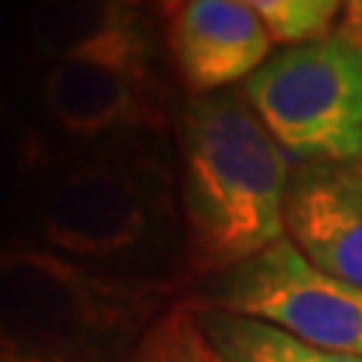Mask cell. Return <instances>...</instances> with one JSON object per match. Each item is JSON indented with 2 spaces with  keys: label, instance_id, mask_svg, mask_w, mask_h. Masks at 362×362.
<instances>
[{
  "label": "cell",
  "instance_id": "obj_1",
  "mask_svg": "<svg viewBox=\"0 0 362 362\" xmlns=\"http://www.w3.org/2000/svg\"><path fill=\"white\" fill-rule=\"evenodd\" d=\"M293 160L242 88L187 97L178 112V218L187 275L211 281L287 235Z\"/></svg>",
  "mask_w": 362,
  "mask_h": 362
},
{
  "label": "cell",
  "instance_id": "obj_2",
  "mask_svg": "<svg viewBox=\"0 0 362 362\" xmlns=\"http://www.w3.org/2000/svg\"><path fill=\"white\" fill-rule=\"evenodd\" d=\"M166 284L49 247H0V347L112 362L169 308Z\"/></svg>",
  "mask_w": 362,
  "mask_h": 362
},
{
  "label": "cell",
  "instance_id": "obj_3",
  "mask_svg": "<svg viewBox=\"0 0 362 362\" xmlns=\"http://www.w3.org/2000/svg\"><path fill=\"white\" fill-rule=\"evenodd\" d=\"M33 202L52 251L121 272L166 251L181 221L169 166L145 133L115 136L58 166Z\"/></svg>",
  "mask_w": 362,
  "mask_h": 362
},
{
  "label": "cell",
  "instance_id": "obj_4",
  "mask_svg": "<svg viewBox=\"0 0 362 362\" xmlns=\"http://www.w3.org/2000/svg\"><path fill=\"white\" fill-rule=\"evenodd\" d=\"M293 163H362V30L284 45L242 85Z\"/></svg>",
  "mask_w": 362,
  "mask_h": 362
},
{
  "label": "cell",
  "instance_id": "obj_5",
  "mask_svg": "<svg viewBox=\"0 0 362 362\" xmlns=\"http://www.w3.org/2000/svg\"><path fill=\"white\" fill-rule=\"evenodd\" d=\"M197 302L269 323L305 344L362 356V287L326 275L287 235L206 281Z\"/></svg>",
  "mask_w": 362,
  "mask_h": 362
},
{
  "label": "cell",
  "instance_id": "obj_6",
  "mask_svg": "<svg viewBox=\"0 0 362 362\" xmlns=\"http://www.w3.org/2000/svg\"><path fill=\"white\" fill-rule=\"evenodd\" d=\"M45 115L76 139H115L166 130V90L154 66L61 61L42 73Z\"/></svg>",
  "mask_w": 362,
  "mask_h": 362
},
{
  "label": "cell",
  "instance_id": "obj_7",
  "mask_svg": "<svg viewBox=\"0 0 362 362\" xmlns=\"http://www.w3.org/2000/svg\"><path fill=\"white\" fill-rule=\"evenodd\" d=\"M272 30L233 0H181L166 16V49L190 97L245 85L272 58Z\"/></svg>",
  "mask_w": 362,
  "mask_h": 362
},
{
  "label": "cell",
  "instance_id": "obj_8",
  "mask_svg": "<svg viewBox=\"0 0 362 362\" xmlns=\"http://www.w3.org/2000/svg\"><path fill=\"white\" fill-rule=\"evenodd\" d=\"M284 226L317 269L362 287V163H293Z\"/></svg>",
  "mask_w": 362,
  "mask_h": 362
},
{
  "label": "cell",
  "instance_id": "obj_9",
  "mask_svg": "<svg viewBox=\"0 0 362 362\" xmlns=\"http://www.w3.org/2000/svg\"><path fill=\"white\" fill-rule=\"evenodd\" d=\"M28 52L40 64H154V42L136 0H30Z\"/></svg>",
  "mask_w": 362,
  "mask_h": 362
},
{
  "label": "cell",
  "instance_id": "obj_10",
  "mask_svg": "<svg viewBox=\"0 0 362 362\" xmlns=\"http://www.w3.org/2000/svg\"><path fill=\"white\" fill-rule=\"evenodd\" d=\"M194 308L206 341L226 362H362V356L305 344L269 323L209 308V305H199L197 299Z\"/></svg>",
  "mask_w": 362,
  "mask_h": 362
},
{
  "label": "cell",
  "instance_id": "obj_11",
  "mask_svg": "<svg viewBox=\"0 0 362 362\" xmlns=\"http://www.w3.org/2000/svg\"><path fill=\"white\" fill-rule=\"evenodd\" d=\"M58 169L54 145L25 112L0 97V211L37 199Z\"/></svg>",
  "mask_w": 362,
  "mask_h": 362
},
{
  "label": "cell",
  "instance_id": "obj_12",
  "mask_svg": "<svg viewBox=\"0 0 362 362\" xmlns=\"http://www.w3.org/2000/svg\"><path fill=\"white\" fill-rule=\"evenodd\" d=\"M154 4L163 9V16H169L181 0H154ZM233 4L251 9V13L263 18L275 42L299 45L320 40L329 30H335L332 25L338 13H341L344 0H233Z\"/></svg>",
  "mask_w": 362,
  "mask_h": 362
},
{
  "label": "cell",
  "instance_id": "obj_13",
  "mask_svg": "<svg viewBox=\"0 0 362 362\" xmlns=\"http://www.w3.org/2000/svg\"><path fill=\"white\" fill-rule=\"evenodd\" d=\"M202 335L194 299H178L145 329L121 362H202Z\"/></svg>",
  "mask_w": 362,
  "mask_h": 362
},
{
  "label": "cell",
  "instance_id": "obj_14",
  "mask_svg": "<svg viewBox=\"0 0 362 362\" xmlns=\"http://www.w3.org/2000/svg\"><path fill=\"white\" fill-rule=\"evenodd\" d=\"M28 49V13L18 0H0V85L18 70Z\"/></svg>",
  "mask_w": 362,
  "mask_h": 362
},
{
  "label": "cell",
  "instance_id": "obj_15",
  "mask_svg": "<svg viewBox=\"0 0 362 362\" xmlns=\"http://www.w3.org/2000/svg\"><path fill=\"white\" fill-rule=\"evenodd\" d=\"M0 362H73V359H54V356H40V354H25V350L0 347Z\"/></svg>",
  "mask_w": 362,
  "mask_h": 362
},
{
  "label": "cell",
  "instance_id": "obj_16",
  "mask_svg": "<svg viewBox=\"0 0 362 362\" xmlns=\"http://www.w3.org/2000/svg\"><path fill=\"white\" fill-rule=\"evenodd\" d=\"M344 25L362 30V0H347V18H344Z\"/></svg>",
  "mask_w": 362,
  "mask_h": 362
},
{
  "label": "cell",
  "instance_id": "obj_17",
  "mask_svg": "<svg viewBox=\"0 0 362 362\" xmlns=\"http://www.w3.org/2000/svg\"><path fill=\"white\" fill-rule=\"evenodd\" d=\"M202 362H226L221 354H218V350H214L209 341L206 344H202Z\"/></svg>",
  "mask_w": 362,
  "mask_h": 362
}]
</instances>
